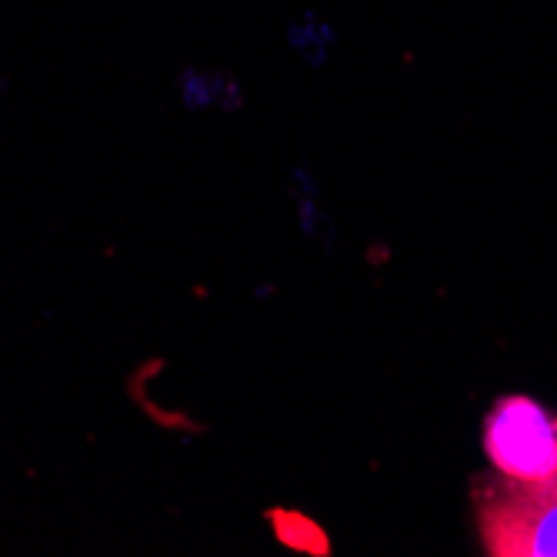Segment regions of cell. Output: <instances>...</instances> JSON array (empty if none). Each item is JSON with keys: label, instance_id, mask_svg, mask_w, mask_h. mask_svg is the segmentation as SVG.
Returning a JSON list of instances; mask_svg holds the SVG:
<instances>
[{"label": "cell", "instance_id": "obj_1", "mask_svg": "<svg viewBox=\"0 0 557 557\" xmlns=\"http://www.w3.org/2000/svg\"><path fill=\"white\" fill-rule=\"evenodd\" d=\"M491 465L518 484L557 481V421L524 394L500 397L484 424Z\"/></svg>", "mask_w": 557, "mask_h": 557}, {"label": "cell", "instance_id": "obj_2", "mask_svg": "<svg viewBox=\"0 0 557 557\" xmlns=\"http://www.w3.org/2000/svg\"><path fill=\"white\" fill-rule=\"evenodd\" d=\"M481 541L494 557H557V481L518 484L481 500Z\"/></svg>", "mask_w": 557, "mask_h": 557}]
</instances>
